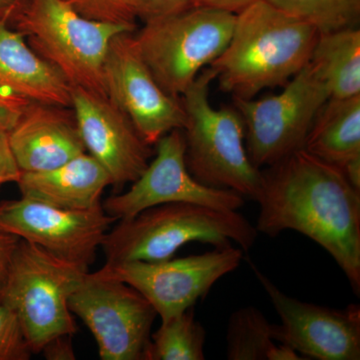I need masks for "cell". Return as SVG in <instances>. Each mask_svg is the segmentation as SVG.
Returning a JSON list of instances; mask_svg holds the SVG:
<instances>
[{
  "label": "cell",
  "mask_w": 360,
  "mask_h": 360,
  "mask_svg": "<svg viewBox=\"0 0 360 360\" xmlns=\"http://www.w3.org/2000/svg\"><path fill=\"white\" fill-rule=\"evenodd\" d=\"M276 330L277 324L270 323L257 307L236 310L227 324V359L271 360L278 345Z\"/></svg>",
  "instance_id": "obj_21"
},
{
  "label": "cell",
  "mask_w": 360,
  "mask_h": 360,
  "mask_svg": "<svg viewBox=\"0 0 360 360\" xmlns=\"http://www.w3.org/2000/svg\"><path fill=\"white\" fill-rule=\"evenodd\" d=\"M0 187H1V186H0Z\"/></svg>",
  "instance_id": "obj_34"
},
{
  "label": "cell",
  "mask_w": 360,
  "mask_h": 360,
  "mask_svg": "<svg viewBox=\"0 0 360 360\" xmlns=\"http://www.w3.org/2000/svg\"><path fill=\"white\" fill-rule=\"evenodd\" d=\"M258 232L238 210H222L188 202L148 208L129 219L118 220L101 248L105 264L161 262L182 246L198 241L224 248L236 243L243 251L255 245Z\"/></svg>",
  "instance_id": "obj_3"
},
{
  "label": "cell",
  "mask_w": 360,
  "mask_h": 360,
  "mask_svg": "<svg viewBox=\"0 0 360 360\" xmlns=\"http://www.w3.org/2000/svg\"><path fill=\"white\" fill-rule=\"evenodd\" d=\"M141 11V20L179 13L193 6V0H135Z\"/></svg>",
  "instance_id": "obj_27"
},
{
  "label": "cell",
  "mask_w": 360,
  "mask_h": 360,
  "mask_svg": "<svg viewBox=\"0 0 360 360\" xmlns=\"http://www.w3.org/2000/svg\"><path fill=\"white\" fill-rule=\"evenodd\" d=\"M71 108L86 153L108 172L111 186L132 184L143 174L153 155L151 146L108 96L72 87Z\"/></svg>",
  "instance_id": "obj_15"
},
{
  "label": "cell",
  "mask_w": 360,
  "mask_h": 360,
  "mask_svg": "<svg viewBox=\"0 0 360 360\" xmlns=\"http://www.w3.org/2000/svg\"><path fill=\"white\" fill-rule=\"evenodd\" d=\"M89 270L20 239L0 284V302L20 319L33 354L77 331L70 298Z\"/></svg>",
  "instance_id": "obj_6"
},
{
  "label": "cell",
  "mask_w": 360,
  "mask_h": 360,
  "mask_svg": "<svg viewBox=\"0 0 360 360\" xmlns=\"http://www.w3.org/2000/svg\"><path fill=\"white\" fill-rule=\"evenodd\" d=\"M257 232L295 231L328 251L360 295V191L340 167L300 148L262 172Z\"/></svg>",
  "instance_id": "obj_1"
},
{
  "label": "cell",
  "mask_w": 360,
  "mask_h": 360,
  "mask_svg": "<svg viewBox=\"0 0 360 360\" xmlns=\"http://www.w3.org/2000/svg\"><path fill=\"white\" fill-rule=\"evenodd\" d=\"M212 68L200 73L180 97L186 113L182 129L186 162L191 175L214 188L229 189L257 200L262 170L251 162L245 144V127L236 108H214L210 101Z\"/></svg>",
  "instance_id": "obj_4"
},
{
  "label": "cell",
  "mask_w": 360,
  "mask_h": 360,
  "mask_svg": "<svg viewBox=\"0 0 360 360\" xmlns=\"http://www.w3.org/2000/svg\"><path fill=\"white\" fill-rule=\"evenodd\" d=\"M253 1L255 0H193V6L210 7L236 14Z\"/></svg>",
  "instance_id": "obj_31"
},
{
  "label": "cell",
  "mask_w": 360,
  "mask_h": 360,
  "mask_svg": "<svg viewBox=\"0 0 360 360\" xmlns=\"http://www.w3.org/2000/svg\"><path fill=\"white\" fill-rule=\"evenodd\" d=\"M206 331L191 307L161 326L150 336L144 360H205Z\"/></svg>",
  "instance_id": "obj_22"
},
{
  "label": "cell",
  "mask_w": 360,
  "mask_h": 360,
  "mask_svg": "<svg viewBox=\"0 0 360 360\" xmlns=\"http://www.w3.org/2000/svg\"><path fill=\"white\" fill-rule=\"evenodd\" d=\"M70 309L96 340L103 360H144L158 314L129 284L86 272L70 298Z\"/></svg>",
  "instance_id": "obj_9"
},
{
  "label": "cell",
  "mask_w": 360,
  "mask_h": 360,
  "mask_svg": "<svg viewBox=\"0 0 360 360\" xmlns=\"http://www.w3.org/2000/svg\"><path fill=\"white\" fill-rule=\"evenodd\" d=\"M243 252L241 248L229 245L200 255L161 262L104 264L99 271L139 291L161 321H165L193 307L217 281L238 269Z\"/></svg>",
  "instance_id": "obj_10"
},
{
  "label": "cell",
  "mask_w": 360,
  "mask_h": 360,
  "mask_svg": "<svg viewBox=\"0 0 360 360\" xmlns=\"http://www.w3.org/2000/svg\"><path fill=\"white\" fill-rule=\"evenodd\" d=\"M32 354L20 319L0 302V360H30Z\"/></svg>",
  "instance_id": "obj_25"
},
{
  "label": "cell",
  "mask_w": 360,
  "mask_h": 360,
  "mask_svg": "<svg viewBox=\"0 0 360 360\" xmlns=\"http://www.w3.org/2000/svg\"><path fill=\"white\" fill-rule=\"evenodd\" d=\"M319 34L267 0H255L236 13L231 39L210 68L224 91L253 98L264 89L284 86L309 65Z\"/></svg>",
  "instance_id": "obj_2"
},
{
  "label": "cell",
  "mask_w": 360,
  "mask_h": 360,
  "mask_svg": "<svg viewBox=\"0 0 360 360\" xmlns=\"http://www.w3.org/2000/svg\"><path fill=\"white\" fill-rule=\"evenodd\" d=\"M115 221L103 205L71 210L21 196L0 202V231L89 270Z\"/></svg>",
  "instance_id": "obj_11"
},
{
  "label": "cell",
  "mask_w": 360,
  "mask_h": 360,
  "mask_svg": "<svg viewBox=\"0 0 360 360\" xmlns=\"http://www.w3.org/2000/svg\"><path fill=\"white\" fill-rule=\"evenodd\" d=\"M155 146V160L129 191L110 196L103 205L117 221L165 203H195L222 210H238L245 205V198L236 191L206 186L194 179L186 167L182 129L168 132Z\"/></svg>",
  "instance_id": "obj_13"
},
{
  "label": "cell",
  "mask_w": 360,
  "mask_h": 360,
  "mask_svg": "<svg viewBox=\"0 0 360 360\" xmlns=\"http://www.w3.org/2000/svg\"><path fill=\"white\" fill-rule=\"evenodd\" d=\"M21 172L14 158L8 130L0 127V186L20 179Z\"/></svg>",
  "instance_id": "obj_26"
},
{
  "label": "cell",
  "mask_w": 360,
  "mask_h": 360,
  "mask_svg": "<svg viewBox=\"0 0 360 360\" xmlns=\"http://www.w3.org/2000/svg\"><path fill=\"white\" fill-rule=\"evenodd\" d=\"M9 141L21 172H40L86 153L72 108L33 103L26 105Z\"/></svg>",
  "instance_id": "obj_16"
},
{
  "label": "cell",
  "mask_w": 360,
  "mask_h": 360,
  "mask_svg": "<svg viewBox=\"0 0 360 360\" xmlns=\"http://www.w3.org/2000/svg\"><path fill=\"white\" fill-rule=\"evenodd\" d=\"M132 32L111 40L103 68L106 96L123 111L143 141L155 146L174 129H184L181 99L167 94L142 59Z\"/></svg>",
  "instance_id": "obj_12"
},
{
  "label": "cell",
  "mask_w": 360,
  "mask_h": 360,
  "mask_svg": "<svg viewBox=\"0 0 360 360\" xmlns=\"http://www.w3.org/2000/svg\"><path fill=\"white\" fill-rule=\"evenodd\" d=\"M71 87L106 96L103 68L111 40L132 26L89 20L60 0H27L8 25Z\"/></svg>",
  "instance_id": "obj_5"
},
{
  "label": "cell",
  "mask_w": 360,
  "mask_h": 360,
  "mask_svg": "<svg viewBox=\"0 0 360 360\" xmlns=\"http://www.w3.org/2000/svg\"><path fill=\"white\" fill-rule=\"evenodd\" d=\"M30 101L11 94H0V127L11 130Z\"/></svg>",
  "instance_id": "obj_28"
},
{
  "label": "cell",
  "mask_w": 360,
  "mask_h": 360,
  "mask_svg": "<svg viewBox=\"0 0 360 360\" xmlns=\"http://www.w3.org/2000/svg\"><path fill=\"white\" fill-rule=\"evenodd\" d=\"M340 169L347 177L350 186L357 191H360V156L347 161Z\"/></svg>",
  "instance_id": "obj_33"
},
{
  "label": "cell",
  "mask_w": 360,
  "mask_h": 360,
  "mask_svg": "<svg viewBox=\"0 0 360 360\" xmlns=\"http://www.w3.org/2000/svg\"><path fill=\"white\" fill-rule=\"evenodd\" d=\"M27 0H0V21L7 25L20 13Z\"/></svg>",
  "instance_id": "obj_32"
},
{
  "label": "cell",
  "mask_w": 360,
  "mask_h": 360,
  "mask_svg": "<svg viewBox=\"0 0 360 360\" xmlns=\"http://www.w3.org/2000/svg\"><path fill=\"white\" fill-rule=\"evenodd\" d=\"M281 94L262 99L233 97L245 122L246 150L258 169L271 167L303 148L315 118L330 94L309 63Z\"/></svg>",
  "instance_id": "obj_8"
},
{
  "label": "cell",
  "mask_w": 360,
  "mask_h": 360,
  "mask_svg": "<svg viewBox=\"0 0 360 360\" xmlns=\"http://www.w3.org/2000/svg\"><path fill=\"white\" fill-rule=\"evenodd\" d=\"M73 335H61L47 342L40 354L47 360H75V347L72 343Z\"/></svg>",
  "instance_id": "obj_29"
},
{
  "label": "cell",
  "mask_w": 360,
  "mask_h": 360,
  "mask_svg": "<svg viewBox=\"0 0 360 360\" xmlns=\"http://www.w3.org/2000/svg\"><path fill=\"white\" fill-rule=\"evenodd\" d=\"M236 15L193 6L144 20L134 35L135 42L161 89L180 98L205 66L224 52L231 39Z\"/></svg>",
  "instance_id": "obj_7"
},
{
  "label": "cell",
  "mask_w": 360,
  "mask_h": 360,
  "mask_svg": "<svg viewBox=\"0 0 360 360\" xmlns=\"http://www.w3.org/2000/svg\"><path fill=\"white\" fill-rule=\"evenodd\" d=\"M279 11L326 33L359 27L360 0H267Z\"/></svg>",
  "instance_id": "obj_23"
},
{
  "label": "cell",
  "mask_w": 360,
  "mask_h": 360,
  "mask_svg": "<svg viewBox=\"0 0 360 360\" xmlns=\"http://www.w3.org/2000/svg\"><path fill=\"white\" fill-rule=\"evenodd\" d=\"M72 87L21 33L0 21V94L71 108Z\"/></svg>",
  "instance_id": "obj_17"
},
{
  "label": "cell",
  "mask_w": 360,
  "mask_h": 360,
  "mask_svg": "<svg viewBox=\"0 0 360 360\" xmlns=\"http://www.w3.org/2000/svg\"><path fill=\"white\" fill-rule=\"evenodd\" d=\"M16 184L23 198L65 210H86L101 205L111 179L103 165L85 153L53 169L21 172Z\"/></svg>",
  "instance_id": "obj_18"
},
{
  "label": "cell",
  "mask_w": 360,
  "mask_h": 360,
  "mask_svg": "<svg viewBox=\"0 0 360 360\" xmlns=\"http://www.w3.org/2000/svg\"><path fill=\"white\" fill-rule=\"evenodd\" d=\"M251 269L281 317L277 342L288 345L305 359L359 360L360 307L329 309L286 295L257 267Z\"/></svg>",
  "instance_id": "obj_14"
},
{
  "label": "cell",
  "mask_w": 360,
  "mask_h": 360,
  "mask_svg": "<svg viewBox=\"0 0 360 360\" xmlns=\"http://www.w3.org/2000/svg\"><path fill=\"white\" fill-rule=\"evenodd\" d=\"M303 149L342 167L360 156V94L329 98L310 129Z\"/></svg>",
  "instance_id": "obj_19"
},
{
  "label": "cell",
  "mask_w": 360,
  "mask_h": 360,
  "mask_svg": "<svg viewBox=\"0 0 360 360\" xmlns=\"http://www.w3.org/2000/svg\"><path fill=\"white\" fill-rule=\"evenodd\" d=\"M18 241H20V238L13 234L0 231V284L6 276L7 269L11 264V257H13Z\"/></svg>",
  "instance_id": "obj_30"
},
{
  "label": "cell",
  "mask_w": 360,
  "mask_h": 360,
  "mask_svg": "<svg viewBox=\"0 0 360 360\" xmlns=\"http://www.w3.org/2000/svg\"><path fill=\"white\" fill-rule=\"evenodd\" d=\"M310 63L328 85L329 98L360 94V30L321 33Z\"/></svg>",
  "instance_id": "obj_20"
},
{
  "label": "cell",
  "mask_w": 360,
  "mask_h": 360,
  "mask_svg": "<svg viewBox=\"0 0 360 360\" xmlns=\"http://www.w3.org/2000/svg\"><path fill=\"white\" fill-rule=\"evenodd\" d=\"M89 20L136 27L141 11L135 0H60Z\"/></svg>",
  "instance_id": "obj_24"
}]
</instances>
